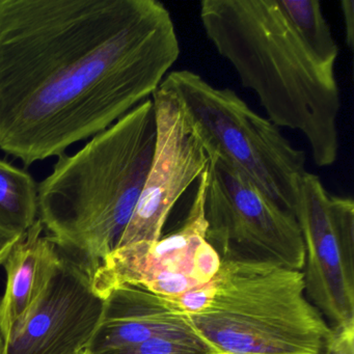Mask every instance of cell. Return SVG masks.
<instances>
[{"label":"cell","instance_id":"6da1fadb","mask_svg":"<svg viewBox=\"0 0 354 354\" xmlns=\"http://www.w3.org/2000/svg\"><path fill=\"white\" fill-rule=\"evenodd\" d=\"M157 0H0V149L59 157L150 99L179 59Z\"/></svg>","mask_w":354,"mask_h":354},{"label":"cell","instance_id":"7a4b0ae2","mask_svg":"<svg viewBox=\"0 0 354 354\" xmlns=\"http://www.w3.org/2000/svg\"><path fill=\"white\" fill-rule=\"evenodd\" d=\"M200 17L211 44L256 93L268 119L304 134L318 167L333 165L341 109L335 64L315 53L281 0H204Z\"/></svg>","mask_w":354,"mask_h":354},{"label":"cell","instance_id":"3957f363","mask_svg":"<svg viewBox=\"0 0 354 354\" xmlns=\"http://www.w3.org/2000/svg\"><path fill=\"white\" fill-rule=\"evenodd\" d=\"M152 98L73 155H62L39 184V221L59 250L91 273L118 248L152 165Z\"/></svg>","mask_w":354,"mask_h":354},{"label":"cell","instance_id":"277c9868","mask_svg":"<svg viewBox=\"0 0 354 354\" xmlns=\"http://www.w3.org/2000/svg\"><path fill=\"white\" fill-rule=\"evenodd\" d=\"M216 274L169 306L217 354H320L331 333L304 273L267 259L221 257Z\"/></svg>","mask_w":354,"mask_h":354},{"label":"cell","instance_id":"5b68a950","mask_svg":"<svg viewBox=\"0 0 354 354\" xmlns=\"http://www.w3.org/2000/svg\"><path fill=\"white\" fill-rule=\"evenodd\" d=\"M161 86L177 95L207 152L223 157L294 215L306 173L304 151L294 148L277 126L252 111L233 90L211 86L194 72H169Z\"/></svg>","mask_w":354,"mask_h":354},{"label":"cell","instance_id":"8992f818","mask_svg":"<svg viewBox=\"0 0 354 354\" xmlns=\"http://www.w3.org/2000/svg\"><path fill=\"white\" fill-rule=\"evenodd\" d=\"M208 155L207 241L221 257L267 259L302 271L306 254L295 216L279 208L223 157Z\"/></svg>","mask_w":354,"mask_h":354},{"label":"cell","instance_id":"52a82bcc","mask_svg":"<svg viewBox=\"0 0 354 354\" xmlns=\"http://www.w3.org/2000/svg\"><path fill=\"white\" fill-rule=\"evenodd\" d=\"M205 187L206 171L198 179L187 216L175 231L157 241L128 244L111 252L93 273L96 293L105 298L115 288L129 285L176 297L208 283L221 258L206 240Z\"/></svg>","mask_w":354,"mask_h":354},{"label":"cell","instance_id":"ba28073f","mask_svg":"<svg viewBox=\"0 0 354 354\" xmlns=\"http://www.w3.org/2000/svg\"><path fill=\"white\" fill-rule=\"evenodd\" d=\"M294 216L304 245L306 293L330 326L354 323V202L306 171Z\"/></svg>","mask_w":354,"mask_h":354},{"label":"cell","instance_id":"9c48e42d","mask_svg":"<svg viewBox=\"0 0 354 354\" xmlns=\"http://www.w3.org/2000/svg\"><path fill=\"white\" fill-rule=\"evenodd\" d=\"M152 100L157 126L154 156L118 248L160 239L171 209L209 165L202 138L177 95L160 86Z\"/></svg>","mask_w":354,"mask_h":354},{"label":"cell","instance_id":"30bf717a","mask_svg":"<svg viewBox=\"0 0 354 354\" xmlns=\"http://www.w3.org/2000/svg\"><path fill=\"white\" fill-rule=\"evenodd\" d=\"M92 277L61 250L34 306L5 339V354L86 353L105 301L95 291Z\"/></svg>","mask_w":354,"mask_h":354},{"label":"cell","instance_id":"8fae6325","mask_svg":"<svg viewBox=\"0 0 354 354\" xmlns=\"http://www.w3.org/2000/svg\"><path fill=\"white\" fill-rule=\"evenodd\" d=\"M104 299L102 318L86 354H104L155 337L196 335L165 297L142 288L120 286Z\"/></svg>","mask_w":354,"mask_h":354},{"label":"cell","instance_id":"7c38bea8","mask_svg":"<svg viewBox=\"0 0 354 354\" xmlns=\"http://www.w3.org/2000/svg\"><path fill=\"white\" fill-rule=\"evenodd\" d=\"M59 246L37 221L6 261L5 293L0 299V331L3 339L24 318L44 289L59 258Z\"/></svg>","mask_w":354,"mask_h":354},{"label":"cell","instance_id":"4fadbf2b","mask_svg":"<svg viewBox=\"0 0 354 354\" xmlns=\"http://www.w3.org/2000/svg\"><path fill=\"white\" fill-rule=\"evenodd\" d=\"M38 187L30 174L0 159V227L24 234L35 225Z\"/></svg>","mask_w":354,"mask_h":354},{"label":"cell","instance_id":"5bb4252c","mask_svg":"<svg viewBox=\"0 0 354 354\" xmlns=\"http://www.w3.org/2000/svg\"><path fill=\"white\" fill-rule=\"evenodd\" d=\"M283 9L304 40L324 61L335 64L339 47L317 0H281Z\"/></svg>","mask_w":354,"mask_h":354},{"label":"cell","instance_id":"9a60e30c","mask_svg":"<svg viewBox=\"0 0 354 354\" xmlns=\"http://www.w3.org/2000/svg\"><path fill=\"white\" fill-rule=\"evenodd\" d=\"M104 354H217L198 335L155 337Z\"/></svg>","mask_w":354,"mask_h":354},{"label":"cell","instance_id":"2e32d148","mask_svg":"<svg viewBox=\"0 0 354 354\" xmlns=\"http://www.w3.org/2000/svg\"><path fill=\"white\" fill-rule=\"evenodd\" d=\"M320 354H354V323L331 326V333Z\"/></svg>","mask_w":354,"mask_h":354},{"label":"cell","instance_id":"e0dca14e","mask_svg":"<svg viewBox=\"0 0 354 354\" xmlns=\"http://www.w3.org/2000/svg\"><path fill=\"white\" fill-rule=\"evenodd\" d=\"M24 235V234L10 231V230L0 227V266L5 264L14 246L18 243Z\"/></svg>","mask_w":354,"mask_h":354},{"label":"cell","instance_id":"ac0fdd59","mask_svg":"<svg viewBox=\"0 0 354 354\" xmlns=\"http://www.w3.org/2000/svg\"><path fill=\"white\" fill-rule=\"evenodd\" d=\"M341 11L345 24L346 43L350 49L354 44V1L343 0L341 1Z\"/></svg>","mask_w":354,"mask_h":354},{"label":"cell","instance_id":"d6986e66","mask_svg":"<svg viewBox=\"0 0 354 354\" xmlns=\"http://www.w3.org/2000/svg\"><path fill=\"white\" fill-rule=\"evenodd\" d=\"M5 339H3V333L0 331V354H5Z\"/></svg>","mask_w":354,"mask_h":354},{"label":"cell","instance_id":"ffe728a7","mask_svg":"<svg viewBox=\"0 0 354 354\" xmlns=\"http://www.w3.org/2000/svg\"><path fill=\"white\" fill-rule=\"evenodd\" d=\"M84 354H86V353H84Z\"/></svg>","mask_w":354,"mask_h":354}]
</instances>
